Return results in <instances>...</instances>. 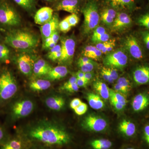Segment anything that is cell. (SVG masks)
I'll return each mask as SVG.
<instances>
[{
	"label": "cell",
	"instance_id": "1",
	"mask_svg": "<svg viewBox=\"0 0 149 149\" xmlns=\"http://www.w3.org/2000/svg\"><path fill=\"white\" fill-rule=\"evenodd\" d=\"M27 137L32 141L52 146L66 145L70 139L69 134L63 128L47 122L41 123L30 128Z\"/></svg>",
	"mask_w": 149,
	"mask_h": 149
},
{
	"label": "cell",
	"instance_id": "2",
	"mask_svg": "<svg viewBox=\"0 0 149 149\" xmlns=\"http://www.w3.org/2000/svg\"><path fill=\"white\" fill-rule=\"evenodd\" d=\"M5 42L11 47L22 51L34 49L39 42L38 37L29 30L14 29L6 36Z\"/></svg>",
	"mask_w": 149,
	"mask_h": 149
},
{
	"label": "cell",
	"instance_id": "3",
	"mask_svg": "<svg viewBox=\"0 0 149 149\" xmlns=\"http://www.w3.org/2000/svg\"><path fill=\"white\" fill-rule=\"evenodd\" d=\"M99 4L96 0H88L81 8L84 17L83 29L88 34L97 27L100 22Z\"/></svg>",
	"mask_w": 149,
	"mask_h": 149
},
{
	"label": "cell",
	"instance_id": "4",
	"mask_svg": "<svg viewBox=\"0 0 149 149\" xmlns=\"http://www.w3.org/2000/svg\"><path fill=\"white\" fill-rule=\"evenodd\" d=\"M18 90L16 80L12 73L5 70L0 74V100H8L16 94Z\"/></svg>",
	"mask_w": 149,
	"mask_h": 149
},
{
	"label": "cell",
	"instance_id": "5",
	"mask_svg": "<svg viewBox=\"0 0 149 149\" xmlns=\"http://www.w3.org/2000/svg\"><path fill=\"white\" fill-rule=\"evenodd\" d=\"M20 15L8 2H0V24L8 27H15L21 24Z\"/></svg>",
	"mask_w": 149,
	"mask_h": 149
},
{
	"label": "cell",
	"instance_id": "6",
	"mask_svg": "<svg viewBox=\"0 0 149 149\" xmlns=\"http://www.w3.org/2000/svg\"><path fill=\"white\" fill-rule=\"evenodd\" d=\"M82 126L85 130L93 132L103 131L107 126V123L102 118L94 115H89L84 118Z\"/></svg>",
	"mask_w": 149,
	"mask_h": 149
},
{
	"label": "cell",
	"instance_id": "7",
	"mask_svg": "<svg viewBox=\"0 0 149 149\" xmlns=\"http://www.w3.org/2000/svg\"><path fill=\"white\" fill-rule=\"evenodd\" d=\"M34 107V104L30 100L18 101L13 105L12 116L15 119L26 117L31 113Z\"/></svg>",
	"mask_w": 149,
	"mask_h": 149
},
{
	"label": "cell",
	"instance_id": "8",
	"mask_svg": "<svg viewBox=\"0 0 149 149\" xmlns=\"http://www.w3.org/2000/svg\"><path fill=\"white\" fill-rule=\"evenodd\" d=\"M61 42V54L58 62L67 63L72 60L75 52V42L71 37L62 38Z\"/></svg>",
	"mask_w": 149,
	"mask_h": 149
},
{
	"label": "cell",
	"instance_id": "9",
	"mask_svg": "<svg viewBox=\"0 0 149 149\" xmlns=\"http://www.w3.org/2000/svg\"><path fill=\"white\" fill-rule=\"evenodd\" d=\"M128 57L122 51H117L107 55L104 63L108 67L123 68L128 63Z\"/></svg>",
	"mask_w": 149,
	"mask_h": 149
},
{
	"label": "cell",
	"instance_id": "10",
	"mask_svg": "<svg viewBox=\"0 0 149 149\" xmlns=\"http://www.w3.org/2000/svg\"><path fill=\"white\" fill-rule=\"evenodd\" d=\"M124 43L125 47L132 57L136 60H141L143 58V52L137 38L133 35H129L126 37Z\"/></svg>",
	"mask_w": 149,
	"mask_h": 149
},
{
	"label": "cell",
	"instance_id": "11",
	"mask_svg": "<svg viewBox=\"0 0 149 149\" xmlns=\"http://www.w3.org/2000/svg\"><path fill=\"white\" fill-rule=\"evenodd\" d=\"M17 64L20 72L26 75H31L33 70L34 62L28 54L19 55L16 60Z\"/></svg>",
	"mask_w": 149,
	"mask_h": 149
},
{
	"label": "cell",
	"instance_id": "12",
	"mask_svg": "<svg viewBox=\"0 0 149 149\" xmlns=\"http://www.w3.org/2000/svg\"><path fill=\"white\" fill-rule=\"evenodd\" d=\"M59 22L58 15L55 13L49 21L41 26L40 31L43 41L58 30Z\"/></svg>",
	"mask_w": 149,
	"mask_h": 149
},
{
	"label": "cell",
	"instance_id": "13",
	"mask_svg": "<svg viewBox=\"0 0 149 149\" xmlns=\"http://www.w3.org/2000/svg\"><path fill=\"white\" fill-rule=\"evenodd\" d=\"M133 77L137 85L149 84V65H142L137 66L133 71Z\"/></svg>",
	"mask_w": 149,
	"mask_h": 149
},
{
	"label": "cell",
	"instance_id": "14",
	"mask_svg": "<svg viewBox=\"0 0 149 149\" xmlns=\"http://www.w3.org/2000/svg\"><path fill=\"white\" fill-rule=\"evenodd\" d=\"M108 5L116 10H126L132 11L136 9L135 0H105Z\"/></svg>",
	"mask_w": 149,
	"mask_h": 149
},
{
	"label": "cell",
	"instance_id": "15",
	"mask_svg": "<svg viewBox=\"0 0 149 149\" xmlns=\"http://www.w3.org/2000/svg\"><path fill=\"white\" fill-rule=\"evenodd\" d=\"M79 1L78 0H61L56 5L55 10L77 14L80 10Z\"/></svg>",
	"mask_w": 149,
	"mask_h": 149
},
{
	"label": "cell",
	"instance_id": "16",
	"mask_svg": "<svg viewBox=\"0 0 149 149\" xmlns=\"http://www.w3.org/2000/svg\"><path fill=\"white\" fill-rule=\"evenodd\" d=\"M54 15V10L49 7H44L36 12L34 20L35 23L39 25H43L52 18Z\"/></svg>",
	"mask_w": 149,
	"mask_h": 149
},
{
	"label": "cell",
	"instance_id": "17",
	"mask_svg": "<svg viewBox=\"0 0 149 149\" xmlns=\"http://www.w3.org/2000/svg\"><path fill=\"white\" fill-rule=\"evenodd\" d=\"M131 104L134 111H143L148 107L149 95L147 93H139L134 97Z\"/></svg>",
	"mask_w": 149,
	"mask_h": 149
},
{
	"label": "cell",
	"instance_id": "18",
	"mask_svg": "<svg viewBox=\"0 0 149 149\" xmlns=\"http://www.w3.org/2000/svg\"><path fill=\"white\" fill-rule=\"evenodd\" d=\"M132 19L128 13L123 11L117 12L113 24V28L115 30L123 29L130 25Z\"/></svg>",
	"mask_w": 149,
	"mask_h": 149
},
{
	"label": "cell",
	"instance_id": "19",
	"mask_svg": "<svg viewBox=\"0 0 149 149\" xmlns=\"http://www.w3.org/2000/svg\"><path fill=\"white\" fill-rule=\"evenodd\" d=\"M27 147L24 140L19 137H14L5 141L0 149H26Z\"/></svg>",
	"mask_w": 149,
	"mask_h": 149
},
{
	"label": "cell",
	"instance_id": "20",
	"mask_svg": "<svg viewBox=\"0 0 149 149\" xmlns=\"http://www.w3.org/2000/svg\"><path fill=\"white\" fill-rule=\"evenodd\" d=\"M52 68L45 60L40 59L34 62L33 71L37 76L47 75Z\"/></svg>",
	"mask_w": 149,
	"mask_h": 149
},
{
	"label": "cell",
	"instance_id": "21",
	"mask_svg": "<svg viewBox=\"0 0 149 149\" xmlns=\"http://www.w3.org/2000/svg\"><path fill=\"white\" fill-rule=\"evenodd\" d=\"M117 14V10L109 6L102 10L100 14V17L104 24L109 25L113 22Z\"/></svg>",
	"mask_w": 149,
	"mask_h": 149
},
{
	"label": "cell",
	"instance_id": "22",
	"mask_svg": "<svg viewBox=\"0 0 149 149\" xmlns=\"http://www.w3.org/2000/svg\"><path fill=\"white\" fill-rule=\"evenodd\" d=\"M68 73L66 67L58 66L52 68L47 75V78L51 80H60L65 77Z\"/></svg>",
	"mask_w": 149,
	"mask_h": 149
},
{
	"label": "cell",
	"instance_id": "23",
	"mask_svg": "<svg viewBox=\"0 0 149 149\" xmlns=\"http://www.w3.org/2000/svg\"><path fill=\"white\" fill-rule=\"evenodd\" d=\"M118 129L125 136L131 137L136 133V125L133 122L125 119L120 122Z\"/></svg>",
	"mask_w": 149,
	"mask_h": 149
},
{
	"label": "cell",
	"instance_id": "24",
	"mask_svg": "<svg viewBox=\"0 0 149 149\" xmlns=\"http://www.w3.org/2000/svg\"><path fill=\"white\" fill-rule=\"evenodd\" d=\"M65 100L59 96H52L46 99V104L49 108L53 110L59 111L64 106Z\"/></svg>",
	"mask_w": 149,
	"mask_h": 149
},
{
	"label": "cell",
	"instance_id": "25",
	"mask_svg": "<svg viewBox=\"0 0 149 149\" xmlns=\"http://www.w3.org/2000/svg\"><path fill=\"white\" fill-rule=\"evenodd\" d=\"M87 99L90 107L93 109H100L104 107L103 101L98 94L92 93H88Z\"/></svg>",
	"mask_w": 149,
	"mask_h": 149
},
{
	"label": "cell",
	"instance_id": "26",
	"mask_svg": "<svg viewBox=\"0 0 149 149\" xmlns=\"http://www.w3.org/2000/svg\"><path fill=\"white\" fill-rule=\"evenodd\" d=\"M93 88L103 99L107 100L109 98L110 89L105 83L96 81L93 83Z\"/></svg>",
	"mask_w": 149,
	"mask_h": 149
},
{
	"label": "cell",
	"instance_id": "27",
	"mask_svg": "<svg viewBox=\"0 0 149 149\" xmlns=\"http://www.w3.org/2000/svg\"><path fill=\"white\" fill-rule=\"evenodd\" d=\"M51 86L49 80L38 79L33 80L29 84V88L32 91L40 92L47 90Z\"/></svg>",
	"mask_w": 149,
	"mask_h": 149
},
{
	"label": "cell",
	"instance_id": "28",
	"mask_svg": "<svg viewBox=\"0 0 149 149\" xmlns=\"http://www.w3.org/2000/svg\"><path fill=\"white\" fill-rule=\"evenodd\" d=\"M83 54L84 56L89 58L91 59L98 60L102 54L96 47L88 46L84 48Z\"/></svg>",
	"mask_w": 149,
	"mask_h": 149
},
{
	"label": "cell",
	"instance_id": "29",
	"mask_svg": "<svg viewBox=\"0 0 149 149\" xmlns=\"http://www.w3.org/2000/svg\"><path fill=\"white\" fill-rule=\"evenodd\" d=\"M137 24L149 30V8L142 12L136 18Z\"/></svg>",
	"mask_w": 149,
	"mask_h": 149
},
{
	"label": "cell",
	"instance_id": "30",
	"mask_svg": "<svg viewBox=\"0 0 149 149\" xmlns=\"http://www.w3.org/2000/svg\"><path fill=\"white\" fill-rule=\"evenodd\" d=\"M91 145L94 149H109L111 147L112 143L108 139H96L92 141Z\"/></svg>",
	"mask_w": 149,
	"mask_h": 149
},
{
	"label": "cell",
	"instance_id": "31",
	"mask_svg": "<svg viewBox=\"0 0 149 149\" xmlns=\"http://www.w3.org/2000/svg\"><path fill=\"white\" fill-rule=\"evenodd\" d=\"M19 6L27 11L34 10L35 8V0H13Z\"/></svg>",
	"mask_w": 149,
	"mask_h": 149
},
{
	"label": "cell",
	"instance_id": "32",
	"mask_svg": "<svg viewBox=\"0 0 149 149\" xmlns=\"http://www.w3.org/2000/svg\"><path fill=\"white\" fill-rule=\"evenodd\" d=\"M61 54V45H56L50 49L47 54V57L52 61H58Z\"/></svg>",
	"mask_w": 149,
	"mask_h": 149
},
{
	"label": "cell",
	"instance_id": "33",
	"mask_svg": "<svg viewBox=\"0 0 149 149\" xmlns=\"http://www.w3.org/2000/svg\"><path fill=\"white\" fill-rule=\"evenodd\" d=\"M109 99H112L125 107L127 104V100L123 95L110 89Z\"/></svg>",
	"mask_w": 149,
	"mask_h": 149
},
{
	"label": "cell",
	"instance_id": "34",
	"mask_svg": "<svg viewBox=\"0 0 149 149\" xmlns=\"http://www.w3.org/2000/svg\"><path fill=\"white\" fill-rule=\"evenodd\" d=\"M10 51L5 44H0V62L7 63L10 59Z\"/></svg>",
	"mask_w": 149,
	"mask_h": 149
},
{
	"label": "cell",
	"instance_id": "35",
	"mask_svg": "<svg viewBox=\"0 0 149 149\" xmlns=\"http://www.w3.org/2000/svg\"><path fill=\"white\" fill-rule=\"evenodd\" d=\"M117 83L128 92L131 90V87L130 81L125 77H121L118 78Z\"/></svg>",
	"mask_w": 149,
	"mask_h": 149
},
{
	"label": "cell",
	"instance_id": "36",
	"mask_svg": "<svg viewBox=\"0 0 149 149\" xmlns=\"http://www.w3.org/2000/svg\"><path fill=\"white\" fill-rule=\"evenodd\" d=\"M71 28V26L65 18L59 22V30L63 32V33H67L69 32Z\"/></svg>",
	"mask_w": 149,
	"mask_h": 149
},
{
	"label": "cell",
	"instance_id": "37",
	"mask_svg": "<svg viewBox=\"0 0 149 149\" xmlns=\"http://www.w3.org/2000/svg\"><path fill=\"white\" fill-rule=\"evenodd\" d=\"M67 21L69 22L70 26L74 27L76 26L79 21V18L77 14L72 13L65 17Z\"/></svg>",
	"mask_w": 149,
	"mask_h": 149
},
{
	"label": "cell",
	"instance_id": "38",
	"mask_svg": "<svg viewBox=\"0 0 149 149\" xmlns=\"http://www.w3.org/2000/svg\"><path fill=\"white\" fill-rule=\"evenodd\" d=\"M109 35L106 32L102 35H99L94 38H92V40L95 43H102L109 41Z\"/></svg>",
	"mask_w": 149,
	"mask_h": 149
},
{
	"label": "cell",
	"instance_id": "39",
	"mask_svg": "<svg viewBox=\"0 0 149 149\" xmlns=\"http://www.w3.org/2000/svg\"><path fill=\"white\" fill-rule=\"evenodd\" d=\"M140 34L145 47L147 49L149 50V30L141 31Z\"/></svg>",
	"mask_w": 149,
	"mask_h": 149
},
{
	"label": "cell",
	"instance_id": "40",
	"mask_svg": "<svg viewBox=\"0 0 149 149\" xmlns=\"http://www.w3.org/2000/svg\"><path fill=\"white\" fill-rule=\"evenodd\" d=\"M88 109V107L87 104L82 102L80 105L74 109L75 113L79 116L83 115L87 112Z\"/></svg>",
	"mask_w": 149,
	"mask_h": 149
},
{
	"label": "cell",
	"instance_id": "41",
	"mask_svg": "<svg viewBox=\"0 0 149 149\" xmlns=\"http://www.w3.org/2000/svg\"><path fill=\"white\" fill-rule=\"evenodd\" d=\"M80 69V70L83 71V72H91L93 71L94 68V65L93 64V62L84 64L78 65Z\"/></svg>",
	"mask_w": 149,
	"mask_h": 149
},
{
	"label": "cell",
	"instance_id": "42",
	"mask_svg": "<svg viewBox=\"0 0 149 149\" xmlns=\"http://www.w3.org/2000/svg\"><path fill=\"white\" fill-rule=\"evenodd\" d=\"M79 87H78L77 83H74L71 85L63 86L61 88L62 91H65L70 93H75L79 91Z\"/></svg>",
	"mask_w": 149,
	"mask_h": 149
},
{
	"label": "cell",
	"instance_id": "43",
	"mask_svg": "<svg viewBox=\"0 0 149 149\" xmlns=\"http://www.w3.org/2000/svg\"><path fill=\"white\" fill-rule=\"evenodd\" d=\"M101 74L102 77L104 78V80L107 81L109 83H112L114 82V80L112 78L105 68H103L102 69Z\"/></svg>",
	"mask_w": 149,
	"mask_h": 149
},
{
	"label": "cell",
	"instance_id": "44",
	"mask_svg": "<svg viewBox=\"0 0 149 149\" xmlns=\"http://www.w3.org/2000/svg\"><path fill=\"white\" fill-rule=\"evenodd\" d=\"M105 68L113 80H117L118 78V75L117 70L116 69V68L111 67Z\"/></svg>",
	"mask_w": 149,
	"mask_h": 149
},
{
	"label": "cell",
	"instance_id": "45",
	"mask_svg": "<svg viewBox=\"0 0 149 149\" xmlns=\"http://www.w3.org/2000/svg\"><path fill=\"white\" fill-rule=\"evenodd\" d=\"M115 46V40H110L109 44L102 51V54H106L112 51Z\"/></svg>",
	"mask_w": 149,
	"mask_h": 149
},
{
	"label": "cell",
	"instance_id": "46",
	"mask_svg": "<svg viewBox=\"0 0 149 149\" xmlns=\"http://www.w3.org/2000/svg\"><path fill=\"white\" fill-rule=\"evenodd\" d=\"M105 33H106L105 29L103 27L99 26V27H97L94 30L92 38H94V37H95L100 35H102V34H104Z\"/></svg>",
	"mask_w": 149,
	"mask_h": 149
},
{
	"label": "cell",
	"instance_id": "47",
	"mask_svg": "<svg viewBox=\"0 0 149 149\" xmlns=\"http://www.w3.org/2000/svg\"><path fill=\"white\" fill-rule=\"evenodd\" d=\"M143 135L144 140L149 146V124L146 125L144 127Z\"/></svg>",
	"mask_w": 149,
	"mask_h": 149
},
{
	"label": "cell",
	"instance_id": "48",
	"mask_svg": "<svg viewBox=\"0 0 149 149\" xmlns=\"http://www.w3.org/2000/svg\"><path fill=\"white\" fill-rule=\"evenodd\" d=\"M82 102V101H81V100H80V99H73V100L71 101V102H70V108H71L72 109L74 110L77 107H78V106L80 105Z\"/></svg>",
	"mask_w": 149,
	"mask_h": 149
},
{
	"label": "cell",
	"instance_id": "49",
	"mask_svg": "<svg viewBox=\"0 0 149 149\" xmlns=\"http://www.w3.org/2000/svg\"><path fill=\"white\" fill-rule=\"evenodd\" d=\"M114 91H116L118 93H120L122 95H126L128 93L126 90H125L124 88H123L122 87L118 85V84L116 83L114 86Z\"/></svg>",
	"mask_w": 149,
	"mask_h": 149
},
{
	"label": "cell",
	"instance_id": "50",
	"mask_svg": "<svg viewBox=\"0 0 149 149\" xmlns=\"http://www.w3.org/2000/svg\"><path fill=\"white\" fill-rule=\"evenodd\" d=\"M109 99L111 104L116 110H121L124 108V107L121 104L119 103L116 101L114 100H112V99Z\"/></svg>",
	"mask_w": 149,
	"mask_h": 149
},
{
	"label": "cell",
	"instance_id": "51",
	"mask_svg": "<svg viewBox=\"0 0 149 149\" xmlns=\"http://www.w3.org/2000/svg\"><path fill=\"white\" fill-rule=\"evenodd\" d=\"M93 62L92 59L87 57H81L78 60L77 64H84L86 63H91Z\"/></svg>",
	"mask_w": 149,
	"mask_h": 149
},
{
	"label": "cell",
	"instance_id": "52",
	"mask_svg": "<svg viewBox=\"0 0 149 149\" xmlns=\"http://www.w3.org/2000/svg\"><path fill=\"white\" fill-rule=\"evenodd\" d=\"M6 135L4 130L0 126V144H2L6 140Z\"/></svg>",
	"mask_w": 149,
	"mask_h": 149
},
{
	"label": "cell",
	"instance_id": "53",
	"mask_svg": "<svg viewBox=\"0 0 149 149\" xmlns=\"http://www.w3.org/2000/svg\"><path fill=\"white\" fill-rule=\"evenodd\" d=\"M50 37L51 38H52V41H53V42H54V43H55L57 45V43L58 42L60 38L59 33L58 30L55 32L54 34L51 35Z\"/></svg>",
	"mask_w": 149,
	"mask_h": 149
},
{
	"label": "cell",
	"instance_id": "54",
	"mask_svg": "<svg viewBox=\"0 0 149 149\" xmlns=\"http://www.w3.org/2000/svg\"><path fill=\"white\" fill-rule=\"evenodd\" d=\"M77 80V77H76V76H72L66 82H65L63 86H66L67 85H71V84H73V83H76Z\"/></svg>",
	"mask_w": 149,
	"mask_h": 149
},
{
	"label": "cell",
	"instance_id": "55",
	"mask_svg": "<svg viewBox=\"0 0 149 149\" xmlns=\"http://www.w3.org/2000/svg\"><path fill=\"white\" fill-rule=\"evenodd\" d=\"M93 77V73L91 72H86L85 74V80L87 84L92 80Z\"/></svg>",
	"mask_w": 149,
	"mask_h": 149
},
{
	"label": "cell",
	"instance_id": "56",
	"mask_svg": "<svg viewBox=\"0 0 149 149\" xmlns=\"http://www.w3.org/2000/svg\"><path fill=\"white\" fill-rule=\"evenodd\" d=\"M76 83H77V85H78L79 88L80 87H85L87 86V84H88L85 82V80L77 78Z\"/></svg>",
	"mask_w": 149,
	"mask_h": 149
},
{
	"label": "cell",
	"instance_id": "57",
	"mask_svg": "<svg viewBox=\"0 0 149 149\" xmlns=\"http://www.w3.org/2000/svg\"><path fill=\"white\" fill-rule=\"evenodd\" d=\"M85 72H83L81 70H79L76 73V76L77 78L85 80Z\"/></svg>",
	"mask_w": 149,
	"mask_h": 149
},
{
	"label": "cell",
	"instance_id": "58",
	"mask_svg": "<svg viewBox=\"0 0 149 149\" xmlns=\"http://www.w3.org/2000/svg\"><path fill=\"white\" fill-rule=\"evenodd\" d=\"M43 1H56V0H43Z\"/></svg>",
	"mask_w": 149,
	"mask_h": 149
},
{
	"label": "cell",
	"instance_id": "59",
	"mask_svg": "<svg viewBox=\"0 0 149 149\" xmlns=\"http://www.w3.org/2000/svg\"><path fill=\"white\" fill-rule=\"evenodd\" d=\"M125 149H135L134 148H126Z\"/></svg>",
	"mask_w": 149,
	"mask_h": 149
},
{
	"label": "cell",
	"instance_id": "60",
	"mask_svg": "<svg viewBox=\"0 0 149 149\" xmlns=\"http://www.w3.org/2000/svg\"><path fill=\"white\" fill-rule=\"evenodd\" d=\"M78 1H83V0H78Z\"/></svg>",
	"mask_w": 149,
	"mask_h": 149
},
{
	"label": "cell",
	"instance_id": "61",
	"mask_svg": "<svg viewBox=\"0 0 149 149\" xmlns=\"http://www.w3.org/2000/svg\"><path fill=\"white\" fill-rule=\"evenodd\" d=\"M139 1V0H135V1L136 2V1Z\"/></svg>",
	"mask_w": 149,
	"mask_h": 149
},
{
	"label": "cell",
	"instance_id": "62",
	"mask_svg": "<svg viewBox=\"0 0 149 149\" xmlns=\"http://www.w3.org/2000/svg\"><path fill=\"white\" fill-rule=\"evenodd\" d=\"M1 1V0H0V2Z\"/></svg>",
	"mask_w": 149,
	"mask_h": 149
},
{
	"label": "cell",
	"instance_id": "63",
	"mask_svg": "<svg viewBox=\"0 0 149 149\" xmlns=\"http://www.w3.org/2000/svg\"><path fill=\"white\" fill-rule=\"evenodd\" d=\"M149 2V0H148Z\"/></svg>",
	"mask_w": 149,
	"mask_h": 149
}]
</instances>
